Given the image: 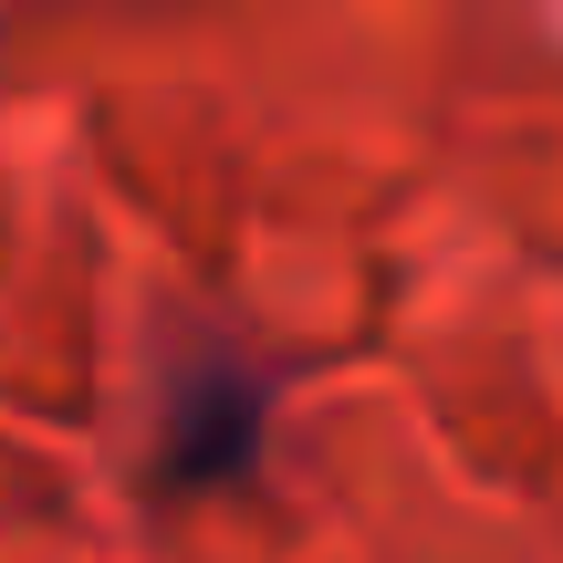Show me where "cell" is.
Returning <instances> with one entry per match:
<instances>
[{"mask_svg": "<svg viewBox=\"0 0 563 563\" xmlns=\"http://www.w3.org/2000/svg\"><path fill=\"white\" fill-rule=\"evenodd\" d=\"M262 439H272V376L251 355H230V344H199V355L167 376L157 470H146V481H157L167 501H188V490H230V481H251Z\"/></svg>", "mask_w": 563, "mask_h": 563, "instance_id": "cell-1", "label": "cell"}]
</instances>
